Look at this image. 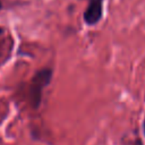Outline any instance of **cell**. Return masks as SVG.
Here are the masks:
<instances>
[{
    "label": "cell",
    "mask_w": 145,
    "mask_h": 145,
    "mask_svg": "<svg viewBox=\"0 0 145 145\" xmlns=\"http://www.w3.org/2000/svg\"><path fill=\"white\" fill-rule=\"evenodd\" d=\"M0 9H1V2H0Z\"/></svg>",
    "instance_id": "cell-4"
},
{
    "label": "cell",
    "mask_w": 145,
    "mask_h": 145,
    "mask_svg": "<svg viewBox=\"0 0 145 145\" xmlns=\"http://www.w3.org/2000/svg\"><path fill=\"white\" fill-rule=\"evenodd\" d=\"M103 0H88V6L84 12V20L87 25H95L102 18Z\"/></svg>",
    "instance_id": "cell-2"
},
{
    "label": "cell",
    "mask_w": 145,
    "mask_h": 145,
    "mask_svg": "<svg viewBox=\"0 0 145 145\" xmlns=\"http://www.w3.org/2000/svg\"><path fill=\"white\" fill-rule=\"evenodd\" d=\"M143 129H144V134H145V119L143 121Z\"/></svg>",
    "instance_id": "cell-3"
},
{
    "label": "cell",
    "mask_w": 145,
    "mask_h": 145,
    "mask_svg": "<svg viewBox=\"0 0 145 145\" xmlns=\"http://www.w3.org/2000/svg\"><path fill=\"white\" fill-rule=\"evenodd\" d=\"M52 77V70L49 68H43L39 70L32 78L31 87H29V94H31V103L33 108H37L41 103L42 93L43 89L50 84Z\"/></svg>",
    "instance_id": "cell-1"
}]
</instances>
